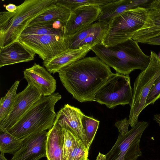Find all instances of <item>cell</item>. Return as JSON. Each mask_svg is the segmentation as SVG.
Returning a JSON list of instances; mask_svg holds the SVG:
<instances>
[{
    "mask_svg": "<svg viewBox=\"0 0 160 160\" xmlns=\"http://www.w3.org/2000/svg\"><path fill=\"white\" fill-rule=\"evenodd\" d=\"M150 9L160 11V0L152 1L150 3Z\"/></svg>",
    "mask_w": 160,
    "mask_h": 160,
    "instance_id": "1f68e13d",
    "label": "cell"
},
{
    "mask_svg": "<svg viewBox=\"0 0 160 160\" xmlns=\"http://www.w3.org/2000/svg\"><path fill=\"white\" fill-rule=\"evenodd\" d=\"M160 98V75L154 82L147 98L145 107Z\"/></svg>",
    "mask_w": 160,
    "mask_h": 160,
    "instance_id": "f1b7e54d",
    "label": "cell"
},
{
    "mask_svg": "<svg viewBox=\"0 0 160 160\" xmlns=\"http://www.w3.org/2000/svg\"><path fill=\"white\" fill-rule=\"evenodd\" d=\"M65 24L66 23L60 21H56L29 24L21 35H40L51 34L66 35Z\"/></svg>",
    "mask_w": 160,
    "mask_h": 160,
    "instance_id": "ffe728a7",
    "label": "cell"
},
{
    "mask_svg": "<svg viewBox=\"0 0 160 160\" xmlns=\"http://www.w3.org/2000/svg\"><path fill=\"white\" fill-rule=\"evenodd\" d=\"M58 73L67 91L81 102L94 101L97 91L115 74L96 56L83 58Z\"/></svg>",
    "mask_w": 160,
    "mask_h": 160,
    "instance_id": "6da1fadb",
    "label": "cell"
},
{
    "mask_svg": "<svg viewBox=\"0 0 160 160\" xmlns=\"http://www.w3.org/2000/svg\"><path fill=\"white\" fill-rule=\"evenodd\" d=\"M91 50L117 73L124 75H128L137 69L144 70L150 60V56L144 54L138 42L132 38L111 46L99 43L92 47Z\"/></svg>",
    "mask_w": 160,
    "mask_h": 160,
    "instance_id": "7a4b0ae2",
    "label": "cell"
},
{
    "mask_svg": "<svg viewBox=\"0 0 160 160\" xmlns=\"http://www.w3.org/2000/svg\"><path fill=\"white\" fill-rule=\"evenodd\" d=\"M106 155H104L100 152H99L96 160H106Z\"/></svg>",
    "mask_w": 160,
    "mask_h": 160,
    "instance_id": "836d02e7",
    "label": "cell"
},
{
    "mask_svg": "<svg viewBox=\"0 0 160 160\" xmlns=\"http://www.w3.org/2000/svg\"><path fill=\"white\" fill-rule=\"evenodd\" d=\"M42 97L34 86L28 84L23 90L17 94L10 112L0 123V129L7 130L12 127Z\"/></svg>",
    "mask_w": 160,
    "mask_h": 160,
    "instance_id": "30bf717a",
    "label": "cell"
},
{
    "mask_svg": "<svg viewBox=\"0 0 160 160\" xmlns=\"http://www.w3.org/2000/svg\"><path fill=\"white\" fill-rule=\"evenodd\" d=\"M23 73L28 83L34 86L42 97L54 93L56 80L43 67L35 62L32 67L25 69Z\"/></svg>",
    "mask_w": 160,
    "mask_h": 160,
    "instance_id": "5bb4252c",
    "label": "cell"
},
{
    "mask_svg": "<svg viewBox=\"0 0 160 160\" xmlns=\"http://www.w3.org/2000/svg\"><path fill=\"white\" fill-rule=\"evenodd\" d=\"M82 122L89 150L98 128L99 121L84 114L82 118Z\"/></svg>",
    "mask_w": 160,
    "mask_h": 160,
    "instance_id": "d4e9b609",
    "label": "cell"
},
{
    "mask_svg": "<svg viewBox=\"0 0 160 160\" xmlns=\"http://www.w3.org/2000/svg\"><path fill=\"white\" fill-rule=\"evenodd\" d=\"M62 98L58 92L42 97L27 111L18 122L7 131L23 139L53 126L56 114L54 107Z\"/></svg>",
    "mask_w": 160,
    "mask_h": 160,
    "instance_id": "277c9868",
    "label": "cell"
},
{
    "mask_svg": "<svg viewBox=\"0 0 160 160\" xmlns=\"http://www.w3.org/2000/svg\"><path fill=\"white\" fill-rule=\"evenodd\" d=\"M148 125L146 122H138L126 134L119 133L115 143L105 154L106 160H137L142 154L140 148L141 139Z\"/></svg>",
    "mask_w": 160,
    "mask_h": 160,
    "instance_id": "ba28073f",
    "label": "cell"
},
{
    "mask_svg": "<svg viewBox=\"0 0 160 160\" xmlns=\"http://www.w3.org/2000/svg\"><path fill=\"white\" fill-rule=\"evenodd\" d=\"M92 47L88 45L78 49H68L56 57L43 61V65L50 73L58 72L62 68L84 58Z\"/></svg>",
    "mask_w": 160,
    "mask_h": 160,
    "instance_id": "9a60e30c",
    "label": "cell"
},
{
    "mask_svg": "<svg viewBox=\"0 0 160 160\" xmlns=\"http://www.w3.org/2000/svg\"><path fill=\"white\" fill-rule=\"evenodd\" d=\"M6 9L8 12H15L18 8V6H16L15 5L10 3L8 5L5 6Z\"/></svg>",
    "mask_w": 160,
    "mask_h": 160,
    "instance_id": "d6a6232c",
    "label": "cell"
},
{
    "mask_svg": "<svg viewBox=\"0 0 160 160\" xmlns=\"http://www.w3.org/2000/svg\"><path fill=\"white\" fill-rule=\"evenodd\" d=\"M88 151L82 142L78 138L74 149L67 160H88Z\"/></svg>",
    "mask_w": 160,
    "mask_h": 160,
    "instance_id": "83f0119b",
    "label": "cell"
},
{
    "mask_svg": "<svg viewBox=\"0 0 160 160\" xmlns=\"http://www.w3.org/2000/svg\"><path fill=\"white\" fill-rule=\"evenodd\" d=\"M61 128L63 159V160H67L74 149L76 141L79 138L69 130Z\"/></svg>",
    "mask_w": 160,
    "mask_h": 160,
    "instance_id": "4316f807",
    "label": "cell"
},
{
    "mask_svg": "<svg viewBox=\"0 0 160 160\" xmlns=\"http://www.w3.org/2000/svg\"><path fill=\"white\" fill-rule=\"evenodd\" d=\"M150 60L147 68L142 71L136 79L133 89V96L130 105L129 117L131 127L135 125L141 112L145 107L147 97L155 80L160 75V59L151 51Z\"/></svg>",
    "mask_w": 160,
    "mask_h": 160,
    "instance_id": "8992f818",
    "label": "cell"
},
{
    "mask_svg": "<svg viewBox=\"0 0 160 160\" xmlns=\"http://www.w3.org/2000/svg\"><path fill=\"white\" fill-rule=\"evenodd\" d=\"M83 115L79 108L67 104L57 113L54 124L69 130L78 137L87 149V142L82 122Z\"/></svg>",
    "mask_w": 160,
    "mask_h": 160,
    "instance_id": "8fae6325",
    "label": "cell"
},
{
    "mask_svg": "<svg viewBox=\"0 0 160 160\" xmlns=\"http://www.w3.org/2000/svg\"><path fill=\"white\" fill-rule=\"evenodd\" d=\"M22 141L7 130L0 129L1 153L14 154L20 148Z\"/></svg>",
    "mask_w": 160,
    "mask_h": 160,
    "instance_id": "7402d4cb",
    "label": "cell"
},
{
    "mask_svg": "<svg viewBox=\"0 0 160 160\" xmlns=\"http://www.w3.org/2000/svg\"><path fill=\"white\" fill-rule=\"evenodd\" d=\"M46 131L22 139L20 148L10 160H39L46 157Z\"/></svg>",
    "mask_w": 160,
    "mask_h": 160,
    "instance_id": "4fadbf2b",
    "label": "cell"
},
{
    "mask_svg": "<svg viewBox=\"0 0 160 160\" xmlns=\"http://www.w3.org/2000/svg\"><path fill=\"white\" fill-rule=\"evenodd\" d=\"M154 120L157 122L160 126V114H155L154 115Z\"/></svg>",
    "mask_w": 160,
    "mask_h": 160,
    "instance_id": "e575fe53",
    "label": "cell"
},
{
    "mask_svg": "<svg viewBox=\"0 0 160 160\" xmlns=\"http://www.w3.org/2000/svg\"><path fill=\"white\" fill-rule=\"evenodd\" d=\"M56 0H26L14 12H0V49L17 40L34 18L54 7Z\"/></svg>",
    "mask_w": 160,
    "mask_h": 160,
    "instance_id": "3957f363",
    "label": "cell"
},
{
    "mask_svg": "<svg viewBox=\"0 0 160 160\" xmlns=\"http://www.w3.org/2000/svg\"><path fill=\"white\" fill-rule=\"evenodd\" d=\"M115 0H56V2L68 8L72 11L82 6L95 5L102 7Z\"/></svg>",
    "mask_w": 160,
    "mask_h": 160,
    "instance_id": "484cf974",
    "label": "cell"
},
{
    "mask_svg": "<svg viewBox=\"0 0 160 160\" xmlns=\"http://www.w3.org/2000/svg\"><path fill=\"white\" fill-rule=\"evenodd\" d=\"M159 58H160V54H159Z\"/></svg>",
    "mask_w": 160,
    "mask_h": 160,
    "instance_id": "8d00e7d4",
    "label": "cell"
},
{
    "mask_svg": "<svg viewBox=\"0 0 160 160\" xmlns=\"http://www.w3.org/2000/svg\"><path fill=\"white\" fill-rule=\"evenodd\" d=\"M0 160H8L4 156V154L1 153L0 154Z\"/></svg>",
    "mask_w": 160,
    "mask_h": 160,
    "instance_id": "d590c367",
    "label": "cell"
},
{
    "mask_svg": "<svg viewBox=\"0 0 160 160\" xmlns=\"http://www.w3.org/2000/svg\"><path fill=\"white\" fill-rule=\"evenodd\" d=\"M149 9L139 7L115 17L108 25L101 43L107 46H111L132 38L144 25Z\"/></svg>",
    "mask_w": 160,
    "mask_h": 160,
    "instance_id": "5b68a950",
    "label": "cell"
},
{
    "mask_svg": "<svg viewBox=\"0 0 160 160\" xmlns=\"http://www.w3.org/2000/svg\"><path fill=\"white\" fill-rule=\"evenodd\" d=\"M19 81H16L12 85L6 95L1 98L0 101V123L3 121L10 112L17 94Z\"/></svg>",
    "mask_w": 160,
    "mask_h": 160,
    "instance_id": "603a6c76",
    "label": "cell"
},
{
    "mask_svg": "<svg viewBox=\"0 0 160 160\" xmlns=\"http://www.w3.org/2000/svg\"><path fill=\"white\" fill-rule=\"evenodd\" d=\"M71 13V11L68 8L57 3L56 1L54 7L37 17L29 24L56 21L65 23L68 20Z\"/></svg>",
    "mask_w": 160,
    "mask_h": 160,
    "instance_id": "44dd1931",
    "label": "cell"
},
{
    "mask_svg": "<svg viewBox=\"0 0 160 160\" xmlns=\"http://www.w3.org/2000/svg\"><path fill=\"white\" fill-rule=\"evenodd\" d=\"M35 53L18 40L0 49V68L33 60Z\"/></svg>",
    "mask_w": 160,
    "mask_h": 160,
    "instance_id": "2e32d148",
    "label": "cell"
},
{
    "mask_svg": "<svg viewBox=\"0 0 160 160\" xmlns=\"http://www.w3.org/2000/svg\"><path fill=\"white\" fill-rule=\"evenodd\" d=\"M143 43L150 45H160V35L146 40Z\"/></svg>",
    "mask_w": 160,
    "mask_h": 160,
    "instance_id": "4dcf8cb0",
    "label": "cell"
},
{
    "mask_svg": "<svg viewBox=\"0 0 160 160\" xmlns=\"http://www.w3.org/2000/svg\"><path fill=\"white\" fill-rule=\"evenodd\" d=\"M160 35V11L149 8L146 21L142 28L137 31L132 39L143 43L150 38Z\"/></svg>",
    "mask_w": 160,
    "mask_h": 160,
    "instance_id": "ac0fdd59",
    "label": "cell"
},
{
    "mask_svg": "<svg viewBox=\"0 0 160 160\" xmlns=\"http://www.w3.org/2000/svg\"><path fill=\"white\" fill-rule=\"evenodd\" d=\"M101 12V7L95 5L82 6L72 11L65 24L66 36L72 35L97 21Z\"/></svg>",
    "mask_w": 160,
    "mask_h": 160,
    "instance_id": "7c38bea8",
    "label": "cell"
},
{
    "mask_svg": "<svg viewBox=\"0 0 160 160\" xmlns=\"http://www.w3.org/2000/svg\"><path fill=\"white\" fill-rule=\"evenodd\" d=\"M46 155L48 160H63L62 128L54 124L48 132Z\"/></svg>",
    "mask_w": 160,
    "mask_h": 160,
    "instance_id": "d6986e66",
    "label": "cell"
},
{
    "mask_svg": "<svg viewBox=\"0 0 160 160\" xmlns=\"http://www.w3.org/2000/svg\"><path fill=\"white\" fill-rule=\"evenodd\" d=\"M149 0H115L101 7V12L97 21L108 25L115 17L123 12L148 4Z\"/></svg>",
    "mask_w": 160,
    "mask_h": 160,
    "instance_id": "e0dca14e",
    "label": "cell"
},
{
    "mask_svg": "<svg viewBox=\"0 0 160 160\" xmlns=\"http://www.w3.org/2000/svg\"><path fill=\"white\" fill-rule=\"evenodd\" d=\"M129 124V119L125 118L116 122L115 125L118 128L119 133L122 135H124L129 131L128 128Z\"/></svg>",
    "mask_w": 160,
    "mask_h": 160,
    "instance_id": "f546056e",
    "label": "cell"
},
{
    "mask_svg": "<svg viewBox=\"0 0 160 160\" xmlns=\"http://www.w3.org/2000/svg\"><path fill=\"white\" fill-rule=\"evenodd\" d=\"M132 91L129 75L116 73L97 91L94 101L110 108L119 105H130Z\"/></svg>",
    "mask_w": 160,
    "mask_h": 160,
    "instance_id": "52a82bcc",
    "label": "cell"
},
{
    "mask_svg": "<svg viewBox=\"0 0 160 160\" xmlns=\"http://www.w3.org/2000/svg\"><path fill=\"white\" fill-rule=\"evenodd\" d=\"M104 23L97 21L76 33L67 37L68 49H76L79 48V46L81 43L91 33L99 28Z\"/></svg>",
    "mask_w": 160,
    "mask_h": 160,
    "instance_id": "cb8c5ba5",
    "label": "cell"
},
{
    "mask_svg": "<svg viewBox=\"0 0 160 160\" xmlns=\"http://www.w3.org/2000/svg\"><path fill=\"white\" fill-rule=\"evenodd\" d=\"M17 40L38 54L43 61L52 58L68 49L65 34L21 35Z\"/></svg>",
    "mask_w": 160,
    "mask_h": 160,
    "instance_id": "9c48e42d",
    "label": "cell"
}]
</instances>
